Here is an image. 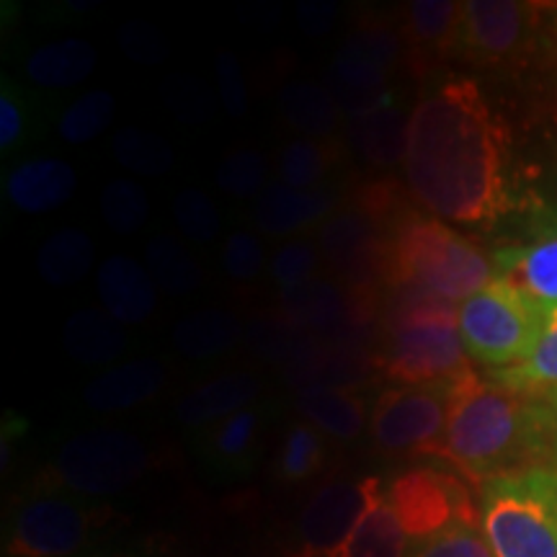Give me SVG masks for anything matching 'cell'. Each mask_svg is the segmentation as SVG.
<instances>
[{
  "mask_svg": "<svg viewBox=\"0 0 557 557\" xmlns=\"http://www.w3.org/2000/svg\"><path fill=\"white\" fill-rule=\"evenodd\" d=\"M243 336L240 320L227 310L205 308L189 312L173 329V344L186 359L209 361L238 346Z\"/></svg>",
  "mask_w": 557,
  "mask_h": 557,
  "instance_id": "obj_27",
  "label": "cell"
},
{
  "mask_svg": "<svg viewBox=\"0 0 557 557\" xmlns=\"http://www.w3.org/2000/svg\"><path fill=\"white\" fill-rule=\"evenodd\" d=\"M218 186L222 194L235 199L259 197L267 189V158L259 150H235L218 169Z\"/></svg>",
  "mask_w": 557,
  "mask_h": 557,
  "instance_id": "obj_40",
  "label": "cell"
},
{
  "mask_svg": "<svg viewBox=\"0 0 557 557\" xmlns=\"http://www.w3.org/2000/svg\"><path fill=\"white\" fill-rule=\"evenodd\" d=\"M493 267L496 278L513 284L542 310H557V225L521 246L496 250Z\"/></svg>",
  "mask_w": 557,
  "mask_h": 557,
  "instance_id": "obj_18",
  "label": "cell"
},
{
  "mask_svg": "<svg viewBox=\"0 0 557 557\" xmlns=\"http://www.w3.org/2000/svg\"><path fill=\"white\" fill-rule=\"evenodd\" d=\"M295 406L305 421L325 436L354 442L367 429V398L359 387L310 385L297 393Z\"/></svg>",
  "mask_w": 557,
  "mask_h": 557,
  "instance_id": "obj_23",
  "label": "cell"
},
{
  "mask_svg": "<svg viewBox=\"0 0 557 557\" xmlns=\"http://www.w3.org/2000/svg\"><path fill=\"white\" fill-rule=\"evenodd\" d=\"M88 557H148V555H135V553H114V555H88Z\"/></svg>",
  "mask_w": 557,
  "mask_h": 557,
  "instance_id": "obj_51",
  "label": "cell"
},
{
  "mask_svg": "<svg viewBox=\"0 0 557 557\" xmlns=\"http://www.w3.org/2000/svg\"><path fill=\"white\" fill-rule=\"evenodd\" d=\"M78 189V173L62 158L37 156L26 158L5 173L3 191L13 209L41 218L58 212L73 199Z\"/></svg>",
  "mask_w": 557,
  "mask_h": 557,
  "instance_id": "obj_17",
  "label": "cell"
},
{
  "mask_svg": "<svg viewBox=\"0 0 557 557\" xmlns=\"http://www.w3.org/2000/svg\"><path fill=\"white\" fill-rule=\"evenodd\" d=\"M116 116V99L111 90H88L62 111L58 135L67 145H86L103 135Z\"/></svg>",
  "mask_w": 557,
  "mask_h": 557,
  "instance_id": "obj_36",
  "label": "cell"
},
{
  "mask_svg": "<svg viewBox=\"0 0 557 557\" xmlns=\"http://www.w3.org/2000/svg\"><path fill=\"white\" fill-rule=\"evenodd\" d=\"M480 529L496 557H557V468L480 485Z\"/></svg>",
  "mask_w": 557,
  "mask_h": 557,
  "instance_id": "obj_5",
  "label": "cell"
},
{
  "mask_svg": "<svg viewBox=\"0 0 557 557\" xmlns=\"http://www.w3.org/2000/svg\"><path fill=\"white\" fill-rule=\"evenodd\" d=\"M320 259H323V256H320V248L315 243L302 240V238L289 240L287 246L278 248L274 259H271V267H269L271 278L276 282L278 292L289 289L295 287V284H302L315 276Z\"/></svg>",
  "mask_w": 557,
  "mask_h": 557,
  "instance_id": "obj_45",
  "label": "cell"
},
{
  "mask_svg": "<svg viewBox=\"0 0 557 557\" xmlns=\"http://www.w3.org/2000/svg\"><path fill=\"white\" fill-rule=\"evenodd\" d=\"M65 348L73 361L83 367H103L122 357L127 338L107 312L86 308L67 318Z\"/></svg>",
  "mask_w": 557,
  "mask_h": 557,
  "instance_id": "obj_28",
  "label": "cell"
},
{
  "mask_svg": "<svg viewBox=\"0 0 557 557\" xmlns=\"http://www.w3.org/2000/svg\"><path fill=\"white\" fill-rule=\"evenodd\" d=\"M246 338L250 348L263 359L274 361V364H284L295 357L299 341L305 338V331H299L297 325H292L287 318H256L248 325Z\"/></svg>",
  "mask_w": 557,
  "mask_h": 557,
  "instance_id": "obj_43",
  "label": "cell"
},
{
  "mask_svg": "<svg viewBox=\"0 0 557 557\" xmlns=\"http://www.w3.org/2000/svg\"><path fill=\"white\" fill-rule=\"evenodd\" d=\"M220 259L222 269L233 282H253L267 263V253H263L261 240L253 233L240 230V233L227 235Z\"/></svg>",
  "mask_w": 557,
  "mask_h": 557,
  "instance_id": "obj_46",
  "label": "cell"
},
{
  "mask_svg": "<svg viewBox=\"0 0 557 557\" xmlns=\"http://www.w3.org/2000/svg\"><path fill=\"white\" fill-rule=\"evenodd\" d=\"M545 318L547 312L537 302L504 278H493L457 308L465 351L493 372L517 367L532 354Z\"/></svg>",
  "mask_w": 557,
  "mask_h": 557,
  "instance_id": "obj_6",
  "label": "cell"
},
{
  "mask_svg": "<svg viewBox=\"0 0 557 557\" xmlns=\"http://www.w3.org/2000/svg\"><path fill=\"white\" fill-rule=\"evenodd\" d=\"M107 504L37 487L13 508L5 529V557H75L111 524Z\"/></svg>",
  "mask_w": 557,
  "mask_h": 557,
  "instance_id": "obj_8",
  "label": "cell"
},
{
  "mask_svg": "<svg viewBox=\"0 0 557 557\" xmlns=\"http://www.w3.org/2000/svg\"><path fill=\"white\" fill-rule=\"evenodd\" d=\"M109 148L116 163L135 176L160 178L176 163V152L163 137L139 127H122L111 137Z\"/></svg>",
  "mask_w": 557,
  "mask_h": 557,
  "instance_id": "obj_34",
  "label": "cell"
},
{
  "mask_svg": "<svg viewBox=\"0 0 557 557\" xmlns=\"http://www.w3.org/2000/svg\"><path fill=\"white\" fill-rule=\"evenodd\" d=\"M380 493L382 483L377 478L333 480L312 493L299 513L302 549H336L344 545Z\"/></svg>",
  "mask_w": 557,
  "mask_h": 557,
  "instance_id": "obj_14",
  "label": "cell"
},
{
  "mask_svg": "<svg viewBox=\"0 0 557 557\" xmlns=\"http://www.w3.org/2000/svg\"><path fill=\"white\" fill-rule=\"evenodd\" d=\"M329 465V442L323 431L299 421L284 434L276 459V475L282 483H308Z\"/></svg>",
  "mask_w": 557,
  "mask_h": 557,
  "instance_id": "obj_35",
  "label": "cell"
},
{
  "mask_svg": "<svg viewBox=\"0 0 557 557\" xmlns=\"http://www.w3.org/2000/svg\"><path fill=\"white\" fill-rule=\"evenodd\" d=\"M96 65H99V52L90 41L65 37L34 50L26 58L24 73L34 86L62 90L88 81Z\"/></svg>",
  "mask_w": 557,
  "mask_h": 557,
  "instance_id": "obj_26",
  "label": "cell"
},
{
  "mask_svg": "<svg viewBox=\"0 0 557 557\" xmlns=\"http://www.w3.org/2000/svg\"><path fill=\"white\" fill-rule=\"evenodd\" d=\"M496 278L493 259L447 222L408 212L385 233L382 284L416 287L462 305Z\"/></svg>",
  "mask_w": 557,
  "mask_h": 557,
  "instance_id": "obj_3",
  "label": "cell"
},
{
  "mask_svg": "<svg viewBox=\"0 0 557 557\" xmlns=\"http://www.w3.org/2000/svg\"><path fill=\"white\" fill-rule=\"evenodd\" d=\"M549 403H553V408H555V418H557V395H553V398H549ZM555 459H557V455H555Z\"/></svg>",
  "mask_w": 557,
  "mask_h": 557,
  "instance_id": "obj_52",
  "label": "cell"
},
{
  "mask_svg": "<svg viewBox=\"0 0 557 557\" xmlns=\"http://www.w3.org/2000/svg\"><path fill=\"white\" fill-rule=\"evenodd\" d=\"M408 557H496V555H493L483 529H478V524H457L434 534V537L413 542Z\"/></svg>",
  "mask_w": 557,
  "mask_h": 557,
  "instance_id": "obj_42",
  "label": "cell"
},
{
  "mask_svg": "<svg viewBox=\"0 0 557 557\" xmlns=\"http://www.w3.org/2000/svg\"><path fill=\"white\" fill-rule=\"evenodd\" d=\"M94 259L96 243L86 230L62 227L39 248L37 271L50 287H70L94 269Z\"/></svg>",
  "mask_w": 557,
  "mask_h": 557,
  "instance_id": "obj_31",
  "label": "cell"
},
{
  "mask_svg": "<svg viewBox=\"0 0 557 557\" xmlns=\"http://www.w3.org/2000/svg\"><path fill=\"white\" fill-rule=\"evenodd\" d=\"M163 101L173 116L186 124H205L214 114V96L191 75H171L163 83Z\"/></svg>",
  "mask_w": 557,
  "mask_h": 557,
  "instance_id": "obj_44",
  "label": "cell"
},
{
  "mask_svg": "<svg viewBox=\"0 0 557 557\" xmlns=\"http://www.w3.org/2000/svg\"><path fill=\"white\" fill-rule=\"evenodd\" d=\"M336 152L331 139H295L278 156V178L295 189H312L336 163Z\"/></svg>",
  "mask_w": 557,
  "mask_h": 557,
  "instance_id": "obj_38",
  "label": "cell"
},
{
  "mask_svg": "<svg viewBox=\"0 0 557 557\" xmlns=\"http://www.w3.org/2000/svg\"><path fill=\"white\" fill-rule=\"evenodd\" d=\"M338 109L331 90L312 81H295L278 94V111L284 122L312 139L329 137L338 127Z\"/></svg>",
  "mask_w": 557,
  "mask_h": 557,
  "instance_id": "obj_32",
  "label": "cell"
},
{
  "mask_svg": "<svg viewBox=\"0 0 557 557\" xmlns=\"http://www.w3.org/2000/svg\"><path fill=\"white\" fill-rule=\"evenodd\" d=\"M333 209V197L329 191L318 189H295V186L274 181L259 194L250 218L263 235L284 238L299 230L325 220Z\"/></svg>",
  "mask_w": 557,
  "mask_h": 557,
  "instance_id": "obj_21",
  "label": "cell"
},
{
  "mask_svg": "<svg viewBox=\"0 0 557 557\" xmlns=\"http://www.w3.org/2000/svg\"><path fill=\"white\" fill-rule=\"evenodd\" d=\"M459 24H462V3L416 0V3L406 5L400 37L408 65L416 75H423L426 70L455 54Z\"/></svg>",
  "mask_w": 557,
  "mask_h": 557,
  "instance_id": "obj_16",
  "label": "cell"
},
{
  "mask_svg": "<svg viewBox=\"0 0 557 557\" xmlns=\"http://www.w3.org/2000/svg\"><path fill=\"white\" fill-rule=\"evenodd\" d=\"M39 111L26 90L5 75L0 81V152L11 156L37 137Z\"/></svg>",
  "mask_w": 557,
  "mask_h": 557,
  "instance_id": "obj_39",
  "label": "cell"
},
{
  "mask_svg": "<svg viewBox=\"0 0 557 557\" xmlns=\"http://www.w3.org/2000/svg\"><path fill=\"white\" fill-rule=\"evenodd\" d=\"M547 5L519 0H468L462 3L457 50L459 60L478 67H524L542 37Z\"/></svg>",
  "mask_w": 557,
  "mask_h": 557,
  "instance_id": "obj_9",
  "label": "cell"
},
{
  "mask_svg": "<svg viewBox=\"0 0 557 557\" xmlns=\"http://www.w3.org/2000/svg\"><path fill=\"white\" fill-rule=\"evenodd\" d=\"M557 455V418L549 398L517 393L472 374L457 387L436 455L470 483L545 468Z\"/></svg>",
  "mask_w": 557,
  "mask_h": 557,
  "instance_id": "obj_2",
  "label": "cell"
},
{
  "mask_svg": "<svg viewBox=\"0 0 557 557\" xmlns=\"http://www.w3.org/2000/svg\"><path fill=\"white\" fill-rule=\"evenodd\" d=\"M400 32L385 24H364L351 34L333 60L329 73V90L333 99L354 120L395 101L387 88L389 73L403 60Z\"/></svg>",
  "mask_w": 557,
  "mask_h": 557,
  "instance_id": "obj_11",
  "label": "cell"
},
{
  "mask_svg": "<svg viewBox=\"0 0 557 557\" xmlns=\"http://www.w3.org/2000/svg\"><path fill=\"white\" fill-rule=\"evenodd\" d=\"M274 408L269 403L238 410V413L222 418L212 426L197 431V457L214 480H238L253 472L259 462V451Z\"/></svg>",
  "mask_w": 557,
  "mask_h": 557,
  "instance_id": "obj_15",
  "label": "cell"
},
{
  "mask_svg": "<svg viewBox=\"0 0 557 557\" xmlns=\"http://www.w3.org/2000/svg\"><path fill=\"white\" fill-rule=\"evenodd\" d=\"M387 504L398 517L408 540H426L457 524H478L480 506L472 504L468 485L438 465H418L393 480Z\"/></svg>",
  "mask_w": 557,
  "mask_h": 557,
  "instance_id": "obj_12",
  "label": "cell"
},
{
  "mask_svg": "<svg viewBox=\"0 0 557 557\" xmlns=\"http://www.w3.org/2000/svg\"><path fill=\"white\" fill-rule=\"evenodd\" d=\"M549 37H553V41L557 45V5H549Z\"/></svg>",
  "mask_w": 557,
  "mask_h": 557,
  "instance_id": "obj_50",
  "label": "cell"
},
{
  "mask_svg": "<svg viewBox=\"0 0 557 557\" xmlns=\"http://www.w3.org/2000/svg\"><path fill=\"white\" fill-rule=\"evenodd\" d=\"M282 315L305 333L329 336L348 320V299L338 284L312 276L308 282L278 292Z\"/></svg>",
  "mask_w": 557,
  "mask_h": 557,
  "instance_id": "obj_25",
  "label": "cell"
},
{
  "mask_svg": "<svg viewBox=\"0 0 557 557\" xmlns=\"http://www.w3.org/2000/svg\"><path fill=\"white\" fill-rule=\"evenodd\" d=\"M491 382L540 398L557 395V310H549L532 354L517 367L491 372Z\"/></svg>",
  "mask_w": 557,
  "mask_h": 557,
  "instance_id": "obj_30",
  "label": "cell"
},
{
  "mask_svg": "<svg viewBox=\"0 0 557 557\" xmlns=\"http://www.w3.org/2000/svg\"><path fill=\"white\" fill-rule=\"evenodd\" d=\"M145 263L158 287L171 297H189L205 284V271L197 259L171 235L160 233L145 246Z\"/></svg>",
  "mask_w": 557,
  "mask_h": 557,
  "instance_id": "obj_33",
  "label": "cell"
},
{
  "mask_svg": "<svg viewBox=\"0 0 557 557\" xmlns=\"http://www.w3.org/2000/svg\"><path fill=\"white\" fill-rule=\"evenodd\" d=\"M165 367L158 359H135L111 367L101 377H96L83 393V400L90 410L99 413H120L143 406L156 398L165 387Z\"/></svg>",
  "mask_w": 557,
  "mask_h": 557,
  "instance_id": "obj_22",
  "label": "cell"
},
{
  "mask_svg": "<svg viewBox=\"0 0 557 557\" xmlns=\"http://www.w3.org/2000/svg\"><path fill=\"white\" fill-rule=\"evenodd\" d=\"M150 470V451L124 429H88L67 438L41 475L47 491L103 498L127 491Z\"/></svg>",
  "mask_w": 557,
  "mask_h": 557,
  "instance_id": "obj_7",
  "label": "cell"
},
{
  "mask_svg": "<svg viewBox=\"0 0 557 557\" xmlns=\"http://www.w3.org/2000/svg\"><path fill=\"white\" fill-rule=\"evenodd\" d=\"M101 218L109 230L116 235H137L148 225L150 199L148 191L132 178H114L103 186L101 197Z\"/></svg>",
  "mask_w": 557,
  "mask_h": 557,
  "instance_id": "obj_37",
  "label": "cell"
},
{
  "mask_svg": "<svg viewBox=\"0 0 557 557\" xmlns=\"http://www.w3.org/2000/svg\"><path fill=\"white\" fill-rule=\"evenodd\" d=\"M338 18L336 3H325V0H308V3H299L297 21L302 26L305 34L310 37H320V34H329Z\"/></svg>",
  "mask_w": 557,
  "mask_h": 557,
  "instance_id": "obj_49",
  "label": "cell"
},
{
  "mask_svg": "<svg viewBox=\"0 0 557 557\" xmlns=\"http://www.w3.org/2000/svg\"><path fill=\"white\" fill-rule=\"evenodd\" d=\"M403 169L413 199L442 222L493 225L511 207L506 124L465 75L438 81L418 99Z\"/></svg>",
  "mask_w": 557,
  "mask_h": 557,
  "instance_id": "obj_1",
  "label": "cell"
},
{
  "mask_svg": "<svg viewBox=\"0 0 557 557\" xmlns=\"http://www.w3.org/2000/svg\"><path fill=\"white\" fill-rule=\"evenodd\" d=\"M299 557H408V534L403 532L382 491L344 545L336 549H299Z\"/></svg>",
  "mask_w": 557,
  "mask_h": 557,
  "instance_id": "obj_24",
  "label": "cell"
},
{
  "mask_svg": "<svg viewBox=\"0 0 557 557\" xmlns=\"http://www.w3.org/2000/svg\"><path fill=\"white\" fill-rule=\"evenodd\" d=\"M263 382L253 372H225L186 393L176 406V421L184 429L201 431L222 418L238 413L259 400Z\"/></svg>",
  "mask_w": 557,
  "mask_h": 557,
  "instance_id": "obj_20",
  "label": "cell"
},
{
  "mask_svg": "<svg viewBox=\"0 0 557 557\" xmlns=\"http://www.w3.org/2000/svg\"><path fill=\"white\" fill-rule=\"evenodd\" d=\"M457 385H395L369 413V434L389 455H436L447 431Z\"/></svg>",
  "mask_w": 557,
  "mask_h": 557,
  "instance_id": "obj_10",
  "label": "cell"
},
{
  "mask_svg": "<svg viewBox=\"0 0 557 557\" xmlns=\"http://www.w3.org/2000/svg\"><path fill=\"white\" fill-rule=\"evenodd\" d=\"M318 248L351 292H377V284H382L385 233L361 209H346L325 222Z\"/></svg>",
  "mask_w": 557,
  "mask_h": 557,
  "instance_id": "obj_13",
  "label": "cell"
},
{
  "mask_svg": "<svg viewBox=\"0 0 557 557\" xmlns=\"http://www.w3.org/2000/svg\"><path fill=\"white\" fill-rule=\"evenodd\" d=\"M173 218L186 238L194 243H212L220 235L222 220L214 201L199 189H184L173 199Z\"/></svg>",
  "mask_w": 557,
  "mask_h": 557,
  "instance_id": "obj_41",
  "label": "cell"
},
{
  "mask_svg": "<svg viewBox=\"0 0 557 557\" xmlns=\"http://www.w3.org/2000/svg\"><path fill=\"white\" fill-rule=\"evenodd\" d=\"M457 308L416 287L395 289L382 323L385 341L374 364L400 385H457L472 377L457 325Z\"/></svg>",
  "mask_w": 557,
  "mask_h": 557,
  "instance_id": "obj_4",
  "label": "cell"
},
{
  "mask_svg": "<svg viewBox=\"0 0 557 557\" xmlns=\"http://www.w3.org/2000/svg\"><path fill=\"white\" fill-rule=\"evenodd\" d=\"M408 122L398 103H387L374 114L354 120L351 143L361 158L374 169H393L406 158Z\"/></svg>",
  "mask_w": 557,
  "mask_h": 557,
  "instance_id": "obj_29",
  "label": "cell"
},
{
  "mask_svg": "<svg viewBox=\"0 0 557 557\" xmlns=\"http://www.w3.org/2000/svg\"><path fill=\"white\" fill-rule=\"evenodd\" d=\"M214 70H218V90L222 107L227 109L230 116H243L248 109L246 83H243L240 62L233 52L222 50L214 58Z\"/></svg>",
  "mask_w": 557,
  "mask_h": 557,
  "instance_id": "obj_48",
  "label": "cell"
},
{
  "mask_svg": "<svg viewBox=\"0 0 557 557\" xmlns=\"http://www.w3.org/2000/svg\"><path fill=\"white\" fill-rule=\"evenodd\" d=\"M103 312L124 325L145 323L158 308V292L148 267L129 256H109L96 271Z\"/></svg>",
  "mask_w": 557,
  "mask_h": 557,
  "instance_id": "obj_19",
  "label": "cell"
},
{
  "mask_svg": "<svg viewBox=\"0 0 557 557\" xmlns=\"http://www.w3.org/2000/svg\"><path fill=\"white\" fill-rule=\"evenodd\" d=\"M116 39H120L122 52L139 65H163L169 60V41L156 26L145 24V21H127Z\"/></svg>",
  "mask_w": 557,
  "mask_h": 557,
  "instance_id": "obj_47",
  "label": "cell"
}]
</instances>
